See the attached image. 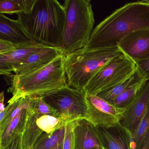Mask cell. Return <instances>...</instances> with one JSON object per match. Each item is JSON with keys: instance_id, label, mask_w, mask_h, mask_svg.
Masks as SVG:
<instances>
[{"instance_id": "6da1fadb", "label": "cell", "mask_w": 149, "mask_h": 149, "mask_svg": "<svg viewBox=\"0 0 149 149\" xmlns=\"http://www.w3.org/2000/svg\"><path fill=\"white\" fill-rule=\"evenodd\" d=\"M149 29V0L126 3L93 29L87 47L95 49L117 47L130 34Z\"/></svg>"}, {"instance_id": "7a4b0ae2", "label": "cell", "mask_w": 149, "mask_h": 149, "mask_svg": "<svg viewBox=\"0 0 149 149\" xmlns=\"http://www.w3.org/2000/svg\"><path fill=\"white\" fill-rule=\"evenodd\" d=\"M17 15L18 20L35 41L61 49L65 10L60 2L36 0L30 13Z\"/></svg>"}, {"instance_id": "3957f363", "label": "cell", "mask_w": 149, "mask_h": 149, "mask_svg": "<svg viewBox=\"0 0 149 149\" xmlns=\"http://www.w3.org/2000/svg\"><path fill=\"white\" fill-rule=\"evenodd\" d=\"M65 57L64 54L58 56L46 67L29 74L10 76L11 86L8 92L13 95L11 99L24 96L43 97L68 86Z\"/></svg>"}, {"instance_id": "277c9868", "label": "cell", "mask_w": 149, "mask_h": 149, "mask_svg": "<svg viewBox=\"0 0 149 149\" xmlns=\"http://www.w3.org/2000/svg\"><path fill=\"white\" fill-rule=\"evenodd\" d=\"M123 54L118 47L98 49L87 47L65 57V73L69 87L84 91L90 81L112 60Z\"/></svg>"}, {"instance_id": "5b68a950", "label": "cell", "mask_w": 149, "mask_h": 149, "mask_svg": "<svg viewBox=\"0 0 149 149\" xmlns=\"http://www.w3.org/2000/svg\"><path fill=\"white\" fill-rule=\"evenodd\" d=\"M61 50L65 55L87 47L95 20L90 0H66Z\"/></svg>"}, {"instance_id": "8992f818", "label": "cell", "mask_w": 149, "mask_h": 149, "mask_svg": "<svg viewBox=\"0 0 149 149\" xmlns=\"http://www.w3.org/2000/svg\"><path fill=\"white\" fill-rule=\"evenodd\" d=\"M137 70L136 64L123 54L114 58L94 77L87 84L84 92L97 95L133 75Z\"/></svg>"}, {"instance_id": "52a82bcc", "label": "cell", "mask_w": 149, "mask_h": 149, "mask_svg": "<svg viewBox=\"0 0 149 149\" xmlns=\"http://www.w3.org/2000/svg\"><path fill=\"white\" fill-rule=\"evenodd\" d=\"M85 96L84 91L68 85L43 98L56 111L59 117L71 122L85 118L87 112Z\"/></svg>"}, {"instance_id": "ba28073f", "label": "cell", "mask_w": 149, "mask_h": 149, "mask_svg": "<svg viewBox=\"0 0 149 149\" xmlns=\"http://www.w3.org/2000/svg\"><path fill=\"white\" fill-rule=\"evenodd\" d=\"M87 112L85 119L96 127H109L120 123L126 108L116 107L97 95L86 94Z\"/></svg>"}, {"instance_id": "9c48e42d", "label": "cell", "mask_w": 149, "mask_h": 149, "mask_svg": "<svg viewBox=\"0 0 149 149\" xmlns=\"http://www.w3.org/2000/svg\"><path fill=\"white\" fill-rule=\"evenodd\" d=\"M118 47L137 65L149 57V29L130 34L121 41Z\"/></svg>"}, {"instance_id": "30bf717a", "label": "cell", "mask_w": 149, "mask_h": 149, "mask_svg": "<svg viewBox=\"0 0 149 149\" xmlns=\"http://www.w3.org/2000/svg\"><path fill=\"white\" fill-rule=\"evenodd\" d=\"M63 54L61 49L47 46L15 66L13 72L16 75L29 74L44 68Z\"/></svg>"}, {"instance_id": "8fae6325", "label": "cell", "mask_w": 149, "mask_h": 149, "mask_svg": "<svg viewBox=\"0 0 149 149\" xmlns=\"http://www.w3.org/2000/svg\"><path fill=\"white\" fill-rule=\"evenodd\" d=\"M149 105V79L146 81L133 102L126 108L120 123L132 134L138 126Z\"/></svg>"}, {"instance_id": "7c38bea8", "label": "cell", "mask_w": 149, "mask_h": 149, "mask_svg": "<svg viewBox=\"0 0 149 149\" xmlns=\"http://www.w3.org/2000/svg\"><path fill=\"white\" fill-rule=\"evenodd\" d=\"M97 128L105 149H134L132 133L120 123L111 127Z\"/></svg>"}, {"instance_id": "4fadbf2b", "label": "cell", "mask_w": 149, "mask_h": 149, "mask_svg": "<svg viewBox=\"0 0 149 149\" xmlns=\"http://www.w3.org/2000/svg\"><path fill=\"white\" fill-rule=\"evenodd\" d=\"M74 149L103 147L97 128L85 118L77 120L74 130Z\"/></svg>"}, {"instance_id": "5bb4252c", "label": "cell", "mask_w": 149, "mask_h": 149, "mask_svg": "<svg viewBox=\"0 0 149 149\" xmlns=\"http://www.w3.org/2000/svg\"><path fill=\"white\" fill-rule=\"evenodd\" d=\"M0 40L17 44H33L35 41L22 23L0 14Z\"/></svg>"}, {"instance_id": "9a60e30c", "label": "cell", "mask_w": 149, "mask_h": 149, "mask_svg": "<svg viewBox=\"0 0 149 149\" xmlns=\"http://www.w3.org/2000/svg\"><path fill=\"white\" fill-rule=\"evenodd\" d=\"M46 47L40 43L31 44L7 54H0V74L3 76L12 75L15 66Z\"/></svg>"}, {"instance_id": "2e32d148", "label": "cell", "mask_w": 149, "mask_h": 149, "mask_svg": "<svg viewBox=\"0 0 149 149\" xmlns=\"http://www.w3.org/2000/svg\"><path fill=\"white\" fill-rule=\"evenodd\" d=\"M29 108L22 110L4 130L0 132V149L6 147L17 135L23 134L27 122Z\"/></svg>"}, {"instance_id": "e0dca14e", "label": "cell", "mask_w": 149, "mask_h": 149, "mask_svg": "<svg viewBox=\"0 0 149 149\" xmlns=\"http://www.w3.org/2000/svg\"><path fill=\"white\" fill-rule=\"evenodd\" d=\"M145 80L138 70L130 77L110 88L99 93L97 95L107 102H112L124 91L143 80Z\"/></svg>"}, {"instance_id": "ac0fdd59", "label": "cell", "mask_w": 149, "mask_h": 149, "mask_svg": "<svg viewBox=\"0 0 149 149\" xmlns=\"http://www.w3.org/2000/svg\"><path fill=\"white\" fill-rule=\"evenodd\" d=\"M40 116L33 112L29 108V113L25 131L22 135L24 149H33L43 132L37 125L36 120Z\"/></svg>"}, {"instance_id": "d6986e66", "label": "cell", "mask_w": 149, "mask_h": 149, "mask_svg": "<svg viewBox=\"0 0 149 149\" xmlns=\"http://www.w3.org/2000/svg\"><path fill=\"white\" fill-rule=\"evenodd\" d=\"M66 125L52 133H43L33 149H62L66 135Z\"/></svg>"}, {"instance_id": "ffe728a7", "label": "cell", "mask_w": 149, "mask_h": 149, "mask_svg": "<svg viewBox=\"0 0 149 149\" xmlns=\"http://www.w3.org/2000/svg\"><path fill=\"white\" fill-rule=\"evenodd\" d=\"M33 96L22 97L15 100L8 101L9 107L4 119L0 122V132L4 130L13 119L22 110L29 107Z\"/></svg>"}, {"instance_id": "44dd1931", "label": "cell", "mask_w": 149, "mask_h": 149, "mask_svg": "<svg viewBox=\"0 0 149 149\" xmlns=\"http://www.w3.org/2000/svg\"><path fill=\"white\" fill-rule=\"evenodd\" d=\"M36 0H1L0 1V14H18L30 13Z\"/></svg>"}, {"instance_id": "7402d4cb", "label": "cell", "mask_w": 149, "mask_h": 149, "mask_svg": "<svg viewBox=\"0 0 149 149\" xmlns=\"http://www.w3.org/2000/svg\"><path fill=\"white\" fill-rule=\"evenodd\" d=\"M36 123L43 133H51L67 125L70 122L61 117L46 115L38 116Z\"/></svg>"}, {"instance_id": "603a6c76", "label": "cell", "mask_w": 149, "mask_h": 149, "mask_svg": "<svg viewBox=\"0 0 149 149\" xmlns=\"http://www.w3.org/2000/svg\"><path fill=\"white\" fill-rule=\"evenodd\" d=\"M146 81V80H143L138 83L124 91L116 99L110 103L118 108H127L135 100L139 92Z\"/></svg>"}, {"instance_id": "cb8c5ba5", "label": "cell", "mask_w": 149, "mask_h": 149, "mask_svg": "<svg viewBox=\"0 0 149 149\" xmlns=\"http://www.w3.org/2000/svg\"><path fill=\"white\" fill-rule=\"evenodd\" d=\"M149 130V105L148 109L132 134L134 149H141Z\"/></svg>"}, {"instance_id": "d4e9b609", "label": "cell", "mask_w": 149, "mask_h": 149, "mask_svg": "<svg viewBox=\"0 0 149 149\" xmlns=\"http://www.w3.org/2000/svg\"><path fill=\"white\" fill-rule=\"evenodd\" d=\"M29 109L39 116L48 115L59 117L56 111L46 102L42 97L33 96Z\"/></svg>"}, {"instance_id": "484cf974", "label": "cell", "mask_w": 149, "mask_h": 149, "mask_svg": "<svg viewBox=\"0 0 149 149\" xmlns=\"http://www.w3.org/2000/svg\"><path fill=\"white\" fill-rule=\"evenodd\" d=\"M76 121L70 122L66 125V135L62 149H74V130Z\"/></svg>"}, {"instance_id": "4316f807", "label": "cell", "mask_w": 149, "mask_h": 149, "mask_svg": "<svg viewBox=\"0 0 149 149\" xmlns=\"http://www.w3.org/2000/svg\"><path fill=\"white\" fill-rule=\"evenodd\" d=\"M29 45L31 44H17L0 40V54H7Z\"/></svg>"}, {"instance_id": "83f0119b", "label": "cell", "mask_w": 149, "mask_h": 149, "mask_svg": "<svg viewBox=\"0 0 149 149\" xmlns=\"http://www.w3.org/2000/svg\"><path fill=\"white\" fill-rule=\"evenodd\" d=\"M137 69L146 81L149 79V57L137 65Z\"/></svg>"}, {"instance_id": "f1b7e54d", "label": "cell", "mask_w": 149, "mask_h": 149, "mask_svg": "<svg viewBox=\"0 0 149 149\" xmlns=\"http://www.w3.org/2000/svg\"><path fill=\"white\" fill-rule=\"evenodd\" d=\"M4 100H5V92L2 91L0 95V111H4L6 109L5 104H4Z\"/></svg>"}, {"instance_id": "f546056e", "label": "cell", "mask_w": 149, "mask_h": 149, "mask_svg": "<svg viewBox=\"0 0 149 149\" xmlns=\"http://www.w3.org/2000/svg\"><path fill=\"white\" fill-rule=\"evenodd\" d=\"M141 149H149V130L146 134L145 139Z\"/></svg>"}, {"instance_id": "4dcf8cb0", "label": "cell", "mask_w": 149, "mask_h": 149, "mask_svg": "<svg viewBox=\"0 0 149 149\" xmlns=\"http://www.w3.org/2000/svg\"><path fill=\"white\" fill-rule=\"evenodd\" d=\"M100 149H105V148H104V147H101V148H100Z\"/></svg>"}, {"instance_id": "1f68e13d", "label": "cell", "mask_w": 149, "mask_h": 149, "mask_svg": "<svg viewBox=\"0 0 149 149\" xmlns=\"http://www.w3.org/2000/svg\"><path fill=\"white\" fill-rule=\"evenodd\" d=\"M101 147H100V148H95V149H100V148H101Z\"/></svg>"}]
</instances>
